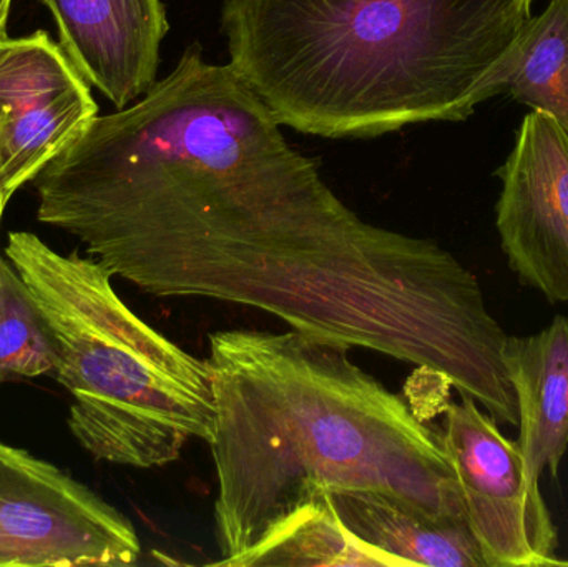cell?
Wrapping results in <instances>:
<instances>
[{
    "instance_id": "1",
    "label": "cell",
    "mask_w": 568,
    "mask_h": 567,
    "mask_svg": "<svg viewBox=\"0 0 568 567\" xmlns=\"http://www.w3.org/2000/svg\"><path fill=\"white\" fill-rule=\"evenodd\" d=\"M32 182L40 222L150 295L252 306L460 395L483 393L503 365L507 333L477 276L434 240L361 219L200 43Z\"/></svg>"
},
{
    "instance_id": "2",
    "label": "cell",
    "mask_w": 568,
    "mask_h": 567,
    "mask_svg": "<svg viewBox=\"0 0 568 567\" xmlns=\"http://www.w3.org/2000/svg\"><path fill=\"white\" fill-rule=\"evenodd\" d=\"M351 350L297 330L210 335L222 555L213 566L242 567L324 493H383L467 525L443 436Z\"/></svg>"
},
{
    "instance_id": "3",
    "label": "cell",
    "mask_w": 568,
    "mask_h": 567,
    "mask_svg": "<svg viewBox=\"0 0 568 567\" xmlns=\"http://www.w3.org/2000/svg\"><path fill=\"white\" fill-rule=\"evenodd\" d=\"M536 0H225L236 75L284 126L373 139L463 122Z\"/></svg>"
},
{
    "instance_id": "4",
    "label": "cell",
    "mask_w": 568,
    "mask_h": 567,
    "mask_svg": "<svg viewBox=\"0 0 568 567\" xmlns=\"http://www.w3.org/2000/svg\"><path fill=\"white\" fill-rule=\"evenodd\" d=\"M6 256L52 333L55 375L72 396L73 438L99 462L136 469L182 458L215 429L212 372L143 322L97 260L62 255L30 232H10Z\"/></svg>"
},
{
    "instance_id": "5",
    "label": "cell",
    "mask_w": 568,
    "mask_h": 567,
    "mask_svg": "<svg viewBox=\"0 0 568 567\" xmlns=\"http://www.w3.org/2000/svg\"><path fill=\"white\" fill-rule=\"evenodd\" d=\"M132 522L69 473L0 442V567L130 566Z\"/></svg>"
},
{
    "instance_id": "6",
    "label": "cell",
    "mask_w": 568,
    "mask_h": 567,
    "mask_svg": "<svg viewBox=\"0 0 568 567\" xmlns=\"http://www.w3.org/2000/svg\"><path fill=\"white\" fill-rule=\"evenodd\" d=\"M444 448L487 567L564 566L559 535L523 449L469 396L446 408Z\"/></svg>"
},
{
    "instance_id": "7",
    "label": "cell",
    "mask_w": 568,
    "mask_h": 567,
    "mask_svg": "<svg viewBox=\"0 0 568 567\" xmlns=\"http://www.w3.org/2000/svg\"><path fill=\"white\" fill-rule=\"evenodd\" d=\"M99 113L89 82L39 30L0 40V179L7 202Z\"/></svg>"
},
{
    "instance_id": "8",
    "label": "cell",
    "mask_w": 568,
    "mask_h": 567,
    "mask_svg": "<svg viewBox=\"0 0 568 567\" xmlns=\"http://www.w3.org/2000/svg\"><path fill=\"white\" fill-rule=\"evenodd\" d=\"M499 175L497 230L510 269L568 305V133L546 113H527Z\"/></svg>"
},
{
    "instance_id": "9",
    "label": "cell",
    "mask_w": 568,
    "mask_h": 567,
    "mask_svg": "<svg viewBox=\"0 0 568 567\" xmlns=\"http://www.w3.org/2000/svg\"><path fill=\"white\" fill-rule=\"evenodd\" d=\"M60 47L87 82L116 109L156 83L160 47L169 33L162 0H43Z\"/></svg>"
},
{
    "instance_id": "10",
    "label": "cell",
    "mask_w": 568,
    "mask_h": 567,
    "mask_svg": "<svg viewBox=\"0 0 568 567\" xmlns=\"http://www.w3.org/2000/svg\"><path fill=\"white\" fill-rule=\"evenodd\" d=\"M504 363L519 409V448L537 476H559L568 449V318L530 336H509Z\"/></svg>"
},
{
    "instance_id": "11",
    "label": "cell",
    "mask_w": 568,
    "mask_h": 567,
    "mask_svg": "<svg viewBox=\"0 0 568 567\" xmlns=\"http://www.w3.org/2000/svg\"><path fill=\"white\" fill-rule=\"evenodd\" d=\"M347 533L389 567H487L469 526L440 522L377 492L329 493Z\"/></svg>"
},
{
    "instance_id": "12",
    "label": "cell",
    "mask_w": 568,
    "mask_h": 567,
    "mask_svg": "<svg viewBox=\"0 0 568 567\" xmlns=\"http://www.w3.org/2000/svg\"><path fill=\"white\" fill-rule=\"evenodd\" d=\"M509 93L568 133V0H550L483 80L476 103Z\"/></svg>"
},
{
    "instance_id": "13",
    "label": "cell",
    "mask_w": 568,
    "mask_h": 567,
    "mask_svg": "<svg viewBox=\"0 0 568 567\" xmlns=\"http://www.w3.org/2000/svg\"><path fill=\"white\" fill-rule=\"evenodd\" d=\"M367 567L387 566L386 559L357 541L337 518L329 493L301 508L242 567Z\"/></svg>"
},
{
    "instance_id": "14",
    "label": "cell",
    "mask_w": 568,
    "mask_h": 567,
    "mask_svg": "<svg viewBox=\"0 0 568 567\" xmlns=\"http://www.w3.org/2000/svg\"><path fill=\"white\" fill-rule=\"evenodd\" d=\"M52 333L32 293L0 253V385L9 376L55 373Z\"/></svg>"
},
{
    "instance_id": "15",
    "label": "cell",
    "mask_w": 568,
    "mask_h": 567,
    "mask_svg": "<svg viewBox=\"0 0 568 567\" xmlns=\"http://www.w3.org/2000/svg\"><path fill=\"white\" fill-rule=\"evenodd\" d=\"M10 6L12 0H0V40L7 36V19H9Z\"/></svg>"
},
{
    "instance_id": "16",
    "label": "cell",
    "mask_w": 568,
    "mask_h": 567,
    "mask_svg": "<svg viewBox=\"0 0 568 567\" xmlns=\"http://www.w3.org/2000/svg\"><path fill=\"white\" fill-rule=\"evenodd\" d=\"M7 199L6 193H3L2 179H0V220H2L3 209H6Z\"/></svg>"
}]
</instances>
